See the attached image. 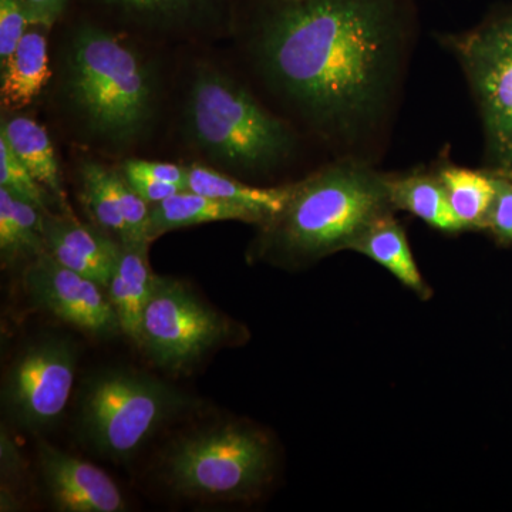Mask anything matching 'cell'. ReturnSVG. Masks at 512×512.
Masks as SVG:
<instances>
[{
  "instance_id": "1",
  "label": "cell",
  "mask_w": 512,
  "mask_h": 512,
  "mask_svg": "<svg viewBox=\"0 0 512 512\" xmlns=\"http://www.w3.org/2000/svg\"><path fill=\"white\" fill-rule=\"evenodd\" d=\"M416 28V0L238 5L237 29L266 86L353 160L369 161L392 117Z\"/></svg>"
},
{
  "instance_id": "2",
  "label": "cell",
  "mask_w": 512,
  "mask_h": 512,
  "mask_svg": "<svg viewBox=\"0 0 512 512\" xmlns=\"http://www.w3.org/2000/svg\"><path fill=\"white\" fill-rule=\"evenodd\" d=\"M393 211L387 174L369 161L340 158L292 184L284 208L259 227L252 255L281 268H305L352 251L373 222Z\"/></svg>"
},
{
  "instance_id": "3",
  "label": "cell",
  "mask_w": 512,
  "mask_h": 512,
  "mask_svg": "<svg viewBox=\"0 0 512 512\" xmlns=\"http://www.w3.org/2000/svg\"><path fill=\"white\" fill-rule=\"evenodd\" d=\"M63 94L87 134L110 146H130L156 119V70L124 30L83 16L70 29Z\"/></svg>"
},
{
  "instance_id": "4",
  "label": "cell",
  "mask_w": 512,
  "mask_h": 512,
  "mask_svg": "<svg viewBox=\"0 0 512 512\" xmlns=\"http://www.w3.org/2000/svg\"><path fill=\"white\" fill-rule=\"evenodd\" d=\"M191 143L222 168L269 174L295 154V133L247 87L214 66L195 70L184 107Z\"/></svg>"
},
{
  "instance_id": "5",
  "label": "cell",
  "mask_w": 512,
  "mask_h": 512,
  "mask_svg": "<svg viewBox=\"0 0 512 512\" xmlns=\"http://www.w3.org/2000/svg\"><path fill=\"white\" fill-rule=\"evenodd\" d=\"M268 434L245 421H220L180 434L161 454L160 477L187 500L247 501L274 476Z\"/></svg>"
},
{
  "instance_id": "6",
  "label": "cell",
  "mask_w": 512,
  "mask_h": 512,
  "mask_svg": "<svg viewBox=\"0 0 512 512\" xmlns=\"http://www.w3.org/2000/svg\"><path fill=\"white\" fill-rule=\"evenodd\" d=\"M197 406L191 394L156 376L110 367L84 380L77 431L94 453L123 463L163 427Z\"/></svg>"
},
{
  "instance_id": "7",
  "label": "cell",
  "mask_w": 512,
  "mask_h": 512,
  "mask_svg": "<svg viewBox=\"0 0 512 512\" xmlns=\"http://www.w3.org/2000/svg\"><path fill=\"white\" fill-rule=\"evenodd\" d=\"M239 323L201 298L187 282L154 274L137 348L170 375H188L215 350L244 340Z\"/></svg>"
},
{
  "instance_id": "8",
  "label": "cell",
  "mask_w": 512,
  "mask_h": 512,
  "mask_svg": "<svg viewBox=\"0 0 512 512\" xmlns=\"http://www.w3.org/2000/svg\"><path fill=\"white\" fill-rule=\"evenodd\" d=\"M483 124L491 171L512 170V2L491 10L474 28L448 35Z\"/></svg>"
},
{
  "instance_id": "9",
  "label": "cell",
  "mask_w": 512,
  "mask_h": 512,
  "mask_svg": "<svg viewBox=\"0 0 512 512\" xmlns=\"http://www.w3.org/2000/svg\"><path fill=\"white\" fill-rule=\"evenodd\" d=\"M79 350L72 339L45 335L20 349L2 383V409L18 430L53 429L69 404Z\"/></svg>"
},
{
  "instance_id": "10",
  "label": "cell",
  "mask_w": 512,
  "mask_h": 512,
  "mask_svg": "<svg viewBox=\"0 0 512 512\" xmlns=\"http://www.w3.org/2000/svg\"><path fill=\"white\" fill-rule=\"evenodd\" d=\"M23 289L33 306L84 335L106 340L123 333L107 289L59 264L49 252L30 261Z\"/></svg>"
},
{
  "instance_id": "11",
  "label": "cell",
  "mask_w": 512,
  "mask_h": 512,
  "mask_svg": "<svg viewBox=\"0 0 512 512\" xmlns=\"http://www.w3.org/2000/svg\"><path fill=\"white\" fill-rule=\"evenodd\" d=\"M84 15L161 36H211L237 29L239 0H82Z\"/></svg>"
},
{
  "instance_id": "12",
  "label": "cell",
  "mask_w": 512,
  "mask_h": 512,
  "mask_svg": "<svg viewBox=\"0 0 512 512\" xmlns=\"http://www.w3.org/2000/svg\"><path fill=\"white\" fill-rule=\"evenodd\" d=\"M37 464L47 498L60 512H123L126 498L100 467L40 440Z\"/></svg>"
},
{
  "instance_id": "13",
  "label": "cell",
  "mask_w": 512,
  "mask_h": 512,
  "mask_svg": "<svg viewBox=\"0 0 512 512\" xmlns=\"http://www.w3.org/2000/svg\"><path fill=\"white\" fill-rule=\"evenodd\" d=\"M148 245V242H120L119 259L107 286L121 332L136 346L154 276L148 262Z\"/></svg>"
},
{
  "instance_id": "14",
  "label": "cell",
  "mask_w": 512,
  "mask_h": 512,
  "mask_svg": "<svg viewBox=\"0 0 512 512\" xmlns=\"http://www.w3.org/2000/svg\"><path fill=\"white\" fill-rule=\"evenodd\" d=\"M220 221L262 224L261 218L247 208L184 190L171 195L167 200L151 205L150 215H148L147 241L151 244L161 235L174 229Z\"/></svg>"
},
{
  "instance_id": "15",
  "label": "cell",
  "mask_w": 512,
  "mask_h": 512,
  "mask_svg": "<svg viewBox=\"0 0 512 512\" xmlns=\"http://www.w3.org/2000/svg\"><path fill=\"white\" fill-rule=\"evenodd\" d=\"M43 26L32 25L5 66L0 67V100L8 110L28 107L49 82V56Z\"/></svg>"
},
{
  "instance_id": "16",
  "label": "cell",
  "mask_w": 512,
  "mask_h": 512,
  "mask_svg": "<svg viewBox=\"0 0 512 512\" xmlns=\"http://www.w3.org/2000/svg\"><path fill=\"white\" fill-rule=\"evenodd\" d=\"M352 251L367 256L382 265L406 288L412 289L423 301L431 296L430 286L414 261L406 231L394 218L393 212L373 222L357 239Z\"/></svg>"
},
{
  "instance_id": "17",
  "label": "cell",
  "mask_w": 512,
  "mask_h": 512,
  "mask_svg": "<svg viewBox=\"0 0 512 512\" xmlns=\"http://www.w3.org/2000/svg\"><path fill=\"white\" fill-rule=\"evenodd\" d=\"M0 136L5 137L29 173L62 205L64 215H73L64 194L55 147L46 128L29 117L15 116L2 120Z\"/></svg>"
},
{
  "instance_id": "18",
  "label": "cell",
  "mask_w": 512,
  "mask_h": 512,
  "mask_svg": "<svg viewBox=\"0 0 512 512\" xmlns=\"http://www.w3.org/2000/svg\"><path fill=\"white\" fill-rule=\"evenodd\" d=\"M390 201L394 210L410 212L430 227L443 232L464 231L437 173L414 171L402 175L387 174Z\"/></svg>"
},
{
  "instance_id": "19",
  "label": "cell",
  "mask_w": 512,
  "mask_h": 512,
  "mask_svg": "<svg viewBox=\"0 0 512 512\" xmlns=\"http://www.w3.org/2000/svg\"><path fill=\"white\" fill-rule=\"evenodd\" d=\"M187 190L247 208L261 218L259 227H262L284 208L292 184L276 188L251 187L214 168L191 165L188 167Z\"/></svg>"
},
{
  "instance_id": "20",
  "label": "cell",
  "mask_w": 512,
  "mask_h": 512,
  "mask_svg": "<svg viewBox=\"0 0 512 512\" xmlns=\"http://www.w3.org/2000/svg\"><path fill=\"white\" fill-rule=\"evenodd\" d=\"M436 173L464 231L487 229L495 197L494 174L490 170H470L453 164L441 165Z\"/></svg>"
},
{
  "instance_id": "21",
  "label": "cell",
  "mask_w": 512,
  "mask_h": 512,
  "mask_svg": "<svg viewBox=\"0 0 512 512\" xmlns=\"http://www.w3.org/2000/svg\"><path fill=\"white\" fill-rule=\"evenodd\" d=\"M114 173L116 171L109 170L96 161H84L80 167V198L94 224L121 242L126 239L127 232L114 192Z\"/></svg>"
},
{
  "instance_id": "22",
  "label": "cell",
  "mask_w": 512,
  "mask_h": 512,
  "mask_svg": "<svg viewBox=\"0 0 512 512\" xmlns=\"http://www.w3.org/2000/svg\"><path fill=\"white\" fill-rule=\"evenodd\" d=\"M43 237L60 239L77 254L103 266L111 274L116 268L120 241H114L104 231L80 224L73 215H53L47 212L43 220Z\"/></svg>"
},
{
  "instance_id": "23",
  "label": "cell",
  "mask_w": 512,
  "mask_h": 512,
  "mask_svg": "<svg viewBox=\"0 0 512 512\" xmlns=\"http://www.w3.org/2000/svg\"><path fill=\"white\" fill-rule=\"evenodd\" d=\"M0 187L16 197L32 202L40 211L49 212L50 192L29 173L28 168L16 157L5 137L0 136Z\"/></svg>"
},
{
  "instance_id": "24",
  "label": "cell",
  "mask_w": 512,
  "mask_h": 512,
  "mask_svg": "<svg viewBox=\"0 0 512 512\" xmlns=\"http://www.w3.org/2000/svg\"><path fill=\"white\" fill-rule=\"evenodd\" d=\"M113 185L117 204H119L124 224H126L127 237L121 242H148L147 224L150 205L128 185L123 174L117 173V171L114 173Z\"/></svg>"
},
{
  "instance_id": "25",
  "label": "cell",
  "mask_w": 512,
  "mask_h": 512,
  "mask_svg": "<svg viewBox=\"0 0 512 512\" xmlns=\"http://www.w3.org/2000/svg\"><path fill=\"white\" fill-rule=\"evenodd\" d=\"M30 26L23 0H0V67L8 62Z\"/></svg>"
},
{
  "instance_id": "26",
  "label": "cell",
  "mask_w": 512,
  "mask_h": 512,
  "mask_svg": "<svg viewBox=\"0 0 512 512\" xmlns=\"http://www.w3.org/2000/svg\"><path fill=\"white\" fill-rule=\"evenodd\" d=\"M491 171V170H490ZM495 178V197L488 217L487 229L504 244L512 242V184L507 177L491 171Z\"/></svg>"
},
{
  "instance_id": "27",
  "label": "cell",
  "mask_w": 512,
  "mask_h": 512,
  "mask_svg": "<svg viewBox=\"0 0 512 512\" xmlns=\"http://www.w3.org/2000/svg\"><path fill=\"white\" fill-rule=\"evenodd\" d=\"M0 255L3 266L23 259L12 192L0 187Z\"/></svg>"
},
{
  "instance_id": "28",
  "label": "cell",
  "mask_w": 512,
  "mask_h": 512,
  "mask_svg": "<svg viewBox=\"0 0 512 512\" xmlns=\"http://www.w3.org/2000/svg\"><path fill=\"white\" fill-rule=\"evenodd\" d=\"M121 174L126 178H150V180L180 185L187 190L188 167L177 164L130 158L124 161Z\"/></svg>"
},
{
  "instance_id": "29",
  "label": "cell",
  "mask_w": 512,
  "mask_h": 512,
  "mask_svg": "<svg viewBox=\"0 0 512 512\" xmlns=\"http://www.w3.org/2000/svg\"><path fill=\"white\" fill-rule=\"evenodd\" d=\"M30 25L53 29L72 8L73 0H23Z\"/></svg>"
},
{
  "instance_id": "30",
  "label": "cell",
  "mask_w": 512,
  "mask_h": 512,
  "mask_svg": "<svg viewBox=\"0 0 512 512\" xmlns=\"http://www.w3.org/2000/svg\"><path fill=\"white\" fill-rule=\"evenodd\" d=\"M126 181L148 205H156L158 202L167 200L171 195L184 191L180 185L150 180V178H126Z\"/></svg>"
},
{
  "instance_id": "31",
  "label": "cell",
  "mask_w": 512,
  "mask_h": 512,
  "mask_svg": "<svg viewBox=\"0 0 512 512\" xmlns=\"http://www.w3.org/2000/svg\"><path fill=\"white\" fill-rule=\"evenodd\" d=\"M0 460H2V476H16L19 473L20 460L19 448L13 443L12 439L2 429L0 434Z\"/></svg>"
},
{
  "instance_id": "32",
  "label": "cell",
  "mask_w": 512,
  "mask_h": 512,
  "mask_svg": "<svg viewBox=\"0 0 512 512\" xmlns=\"http://www.w3.org/2000/svg\"><path fill=\"white\" fill-rule=\"evenodd\" d=\"M497 173L503 174L504 177L508 178V181L512 184V170L511 171H497Z\"/></svg>"
}]
</instances>
